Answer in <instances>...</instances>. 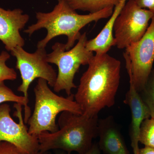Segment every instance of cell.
Returning <instances> with one entry per match:
<instances>
[{"label": "cell", "instance_id": "44dd1931", "mask_svg": "<svg viewBox=\"0 0 154 154\" xmlns=\"http://www.w3.org/2000/svg\"><path fill=\"white\" fill-rule=\"evenodd\" d=\"M101 150L99 149L98 143H93L91 148L89 150L83 154H100Z\"/></svg>", "mask_w": 154, "mask_h": 154}, {"label": "cell", "instance_id": "30bf717a", "mask_svg": "<svg viewBox=\"0 0 154 154\" xmlns=\"http://www.w3.org/2000/svg\"><path fill=\"white\" fill-rule=\"evenodd\" d=\"M29 16L20 9L6 10L0 7V40L8 51L25 45L20 31L25 27Z\"/></svg>", "mask_w": 154, "mask_h": 154}, {"label": "cell", "instance_id": "9a60e30c", "mask_svg": "<svg viewBox=\"0 0 154 154\" xmlns=\"http://www.w3.org/2000/svg\"><path fill=\"white\" fill-rule=\"evenodd\" d=\"M29 99L24 96L16 95L6 85L4 82H0V105L7 102H14L24 106V121L27 123L31 116V110L28 105Z\"/></svg>", "mask_w": 154, "mask_h": 154}, {"label": "cell", "instance_id": "8992f818", "mask_svg": "<svg viewBox=\"0 0 154 154\" xmlns=\"http://www.w3.org/2000/svg\"><path fill=\"white\" fill-rule=\"evenodd\" d=\"M124 57L129 80L140 93L145 87L153 70L154 17L142 38L125 48Z\"/></svg>", "mask_w": 154, "mask_h": 154}, {"label": "cell", "instance_id": "7c38bea8", "mask_svg": "<svg viewBox=\"0 0 154 154\" xmlns=\"http://www.w3.org/2000/svg\"><path fill=\"white\" fill-rule=\"evenodd\" d=\"M129 90L125 95L124 102L129 106L131 112V121L129 134L131 147L134 154H139L138 138L140 126L144 120L150 118V113L131 80H129Z\"/></svg>", "mask_w": 154, "mask_h": 154}, {"label": "cell", "instance_id": "7402d4cb", "mask_svg": "<svg viewBox=\"0 0 154 154\" xmlns=\"http://www.w3.org/2000/svg\"><path fill=\"white\" fill-rule=\"evenodd\" d=\"M139 154H154V148L145 146L143 148L140 149Z\"/></svg>", "mask_w": 154, "mask_h": 154}, {"label": "cell", "instance_id": "ba28073f", "mask_svg": "<svg viewBox=\"0 0 154 154\" xmlns=\"http://www.w3.org/2000/svg\"><path fill=\"white\" fill-rule=\"evenodd\" d=\"M17 59L16 68L21 74L22 82L17 91L28 99L29 86L36 79L47 81L48 85L53 88L56 82L57 73L46 60L45 48H37L33 53L26 51L23 47L17 46L11 51Z\"/></svg>", "mask_w": 154, "mask_h": 154}, {"label": "cell", "instance_id": "ac0fdd59", "mask_svg": "<svg viewBox=\"0 0 154 154\" xmlns=\"http://www.w3.org/2000/svg\"><path fill=\"white\" fill-rule=\"evenodd\" d=\"M10 57L11 55L6 51H2L0 54V82L17 79V75L16 71L6 64V62Z\"/></svg>", "mask_w": 154, "mask_h": 154}, {"label": "cell", "instance_id": "7a4b0ae2", "mask_svg": "<svg viewBox=\"0 0 154 154\" xmlns=\"http://www.w3.org/2000/svg\"><path fill=\"white\" fill-rule=\"evenodd\" d=\"M57 1V4L51 12L36 13V23L24 30L29 36L42 28L47 30L45 37L37 43V48H45L53 38L65 35L67 38L66 49L69 50L80 38V31L83 28L91 22L110 17L114 10V8H107L94 14L81 15L71 8L66 0Z\"/></svg>", "mask_w": 154, "mask_h": 154}, {"label": "cell", "instance_id": "277c9868", "mask_svg": "<svg viewBox=\"0 0 154 154\" xmlns=\"http://www.w3.org/2000/svg\"><path fill=\"white\" fill-rule=\"evenodd\" d=\"M34 92V110L27 122L30 134L37 137L45 131L56 132L59 129L56 122L57 116L63 111L83 114L79 105L75 100L73 94L66 98L58 96L50 89L46 80L38 79Z\"/></svg>", "mask_w": 154, "mask_h": 154}, {"label": "cell", "instance_id": "9c48e42d", "mask_svg": "<svg viewBox=\"0 0 154 154\" xmlns=\"http://www.w3.org/2000/svg\"><path fill=\"white\" fill-rule=\"evenodd\" d=\"M22 105L16 103L15 114L19 119L18 123L11 117V108L7 103L0 105V142L10 143L20 151L33 154L40 151L37 137L30 134L22 115Z\"/></svg>", "mask_w": 154, "mask_h": 154}, {"label": "cell", "instance_id": "5bb4252c", "mask_svg": "<svg viewBox=\"0 0 154 154\" xmlns=\"http://www.w3.org/2000/svg\"><path fill=\"white\" fill-rule=\"evenodd\" d=\"M73 10L94 14L107 8H114L121 0H66Z\"/></svg>", "mask_w": 154, "mask_h": 154}, {"label": "cell", "instance_id": "52a82bcc", "mask_svg": "<svg viewBox=\"0 0 154 154\" xmlns=\"http://www.w3.org/2000/svg\"><path fill=\"white\" fill-rule=\"evenodd\" d=\"M154 17L153 13L139 7L134 0H128L116 19L113 27L117 48L125 49L140 40Z\"/></svg>", "mask_w": 154, "mask_h": 154}, {"label": "cell", "instance_id": "d6986e66", "mask_svg": "<svg viewBox=\"0 0 154 154\" xmlns=\"http://www.w3.org/2000/svg\"><path fill=\"white\" fill-rule=\"evenodd\" d=\"M0 154H26L20 151L14 145L7 142H0ZM33 154H49L48 152L39 151Z\"/></svg>", "mask_w": 154, "mask_h": 154}, {"label": "cell", "instance_id": "5b68a950", "mask_svg": "<svg viewBox=\"0 0 154 154\" xmlns=\"http://www.w3.org/2000/svg\"><path fill=\"white\" fill-rule=\"evenodd\" d=\"M86 32L82 34L77 44L69 50H66L65 44L56 42L52 46V52L47 54L48 63L57 66L56 82L53 87L56 93L64 91L68 96L71 95L72 90L77 88L74 83L76 73L82 65H87L94 55L86 48L88 41Z\"/></svg>", "mask_w": 154, "mask_h": 154}, {"label": "cell", "instance_id": "603a6c76", "mask_svg": "<svg viewBox=\"0 0 154 154\" xmlns=\"http://www.w3.org/2000/svg\"><path fill=\"white\" fill-rule=\"evenodd\" d=\"M56 154H66V153L64 151H63L62 152H58Z\"/></svg>", "mask_w": 154, "mask_h": 154}, {"label": "cell", "instance_id": "6da1fadb", "mask_svg": "<svg viewBox=\"0 0 154 154\" xmlns=\"http://www.w3.org/2000/svg\"><path fill=\"white\" fill-rule=\"evenodd\" d=\"M81 77L75 101L83 114L98 115L105 107L115 103L121 78V63L115 58L104 54H96Z\"/></svg>", "mask_w": 154, "mask_h": 154}, {"label": "cell", "instance_id": "4fadbf2b", "mask_svg": "<svg viewBox=\"0 0 154 154\" xmlns=\"http://www.w3.org/2000/svg\"><path fill=\"white\" fill-rule=\"evenodd\" d=\"M127 1L121 0L114 8L110 19L99 34L95 38L88 40L86 48L88 50L96 52V54H104L107 53L113 46H115L113 34L114 23Z\"/></svg>", "mask_w": 154, "mask_h": 154}, {"label": "cell", "instance_id": "e0dca14e", "mask_svg": "<svg viewBox=\"0 0 154 154\" xmlns=\"http://www.w3.org/2000/svg\"><path fill=\"white\" fill-rule=\"evenodd\" d=\"M139 93L148 108L150 118L154 119V70L152 71L145 87Z\"/></svg>", "mask_w": 154, "mask_h": 154}, {"label": "cell", "instance_id": "ffe728a7", "mask_svg": "<svg viewBox=\"0 0 154 154\" xmlns=\"http://www.w3.org/2000/svg\"><path fill=\"white\" fill-rule=\"evenodd\" d=\"M139 7L151 11L154 14V0H134Z\"/></svg>", "mask_w": 154, "mask_h": 154}, {"label": "cell", "instance_id": "3957f363", "mask_svg": "<svg viewBox=\"0 0 154 154\" xmlns=\"http://www.w3.org/2000/svg\"><path fill=\"white\" fill-rule=\"evenodd\" d=\"M98 115L88 116L69 111L62 112L58 119L56 132L45 131L38 135L40 152L60 149L70 154L73 152L83 154L98 137Z\"/></svg>", "mask_w": 154, "mask_h": 154}, {"label": "cell", "instance_id": "2e32d148", "mask_svg": "<svg viewBox=\"0 0 154 154\" xmlns=\"http://www.w3.org/2000/svg\"><path fill=\"white\" fill-rule=\"evenodd\" d=\"M139 142L145 146L154 148V119L149 118L144 120L141 125Z\"/></svg>", "mask_w": 154, "mask_h": 154}, {"label": "cell", "instance_id": "8fae6325", "mask_svg": "<svg viewBox=\"0 0 154 154\" xmlns=\"http://www.w3.org/2000/svg\"><path fill=\"white\" fill-rule=\"evenodd\" d=\"M98 137L99 149L104 154H130L120 128L112 116L99 119Z\"/></svg>", "mask_w": 154, "mask_h": 154}]
</instances>
